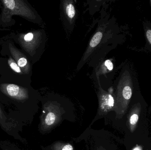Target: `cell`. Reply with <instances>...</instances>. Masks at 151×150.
<instances>
[{"label": "cell", "mask_w": 151, "mask_h": 150, "mask_svg": "<svg viewBox=\"0 0 151 150\" xmlns=\"http://www.w3.org/2000/svg\"><path fill=\"white\" fill-rule=\"evenodd\" d=\"M32 94L25 85L0 83V104L9 110L8 113L23 125L31 112Z\"/></svg>", "instance_id": "obj_1"}, {"label": "cell", "mask_w": 151, "mask_h": 150, "mask_svg": "<svg viewBox=\"0 0 151 150\" xmlns=\"http://www.w3.org/2000/svg\"><path fill=\"white\" fill-rule=\"evenodd\" d=\"M1 22L3 28L14 24L12 19L14 15L20 16L24 18L32 20L35 16L28 4L23 0H1Z\"/></svg>", "instance_id": "obj_2"}, {"label": "cell", "mask_w": 151, "mask_h": 150, "mask_svg": "<svg viewBox=\"0 0 151 150\" xmlns=\"http://www.w3.org/2000/svg\"><path fill=\"white\" fill-rule=\"evenodd\" d=\"M118 88V109L119 114H123L127 109L133 94V79L129 70L124 71Z\"/></svg>", "instance_id": "obj_3"}, {"label": "cell", "mask_w": 151, "mask_h": 150, "mask_svg": "<svg viewBox=\"0 0 151 150\" xmlns=\"http://www.w3.org/2000/svg\"><path fill=\"white\" fill-rule=\"evenodd\" d=\"M24 125L14 119L5 111L3 105L0 104V127L9 136L15 140L25 143V140L20 135Z\"/></svg>", "instance_id": "obj_4"}, {"label": "cell", "mask_w": 151, "mask_h": 150, "mask_svg": "<svg viewBox=\"0 0 151 150\" xmlns=\"http://www.w3.org/2000/svg\"><path fill=\"white\" fill-rule=\"evenodd\" d=\"M2 39L1 44L2 47V49H4V55H10L20 67L23 73L28 74L30 68V65L24 53L16 46L14 41L9 36Z\"/></svg>", "instance_id": "obj_5"}, {"label": "cell", "mask_w": 151, "mask_h": 150, "mask_svg": "<svg viewBox=\"0 0 151 150\" xmlns=\"http://www.w3.org/2000/svg\"><path fill=\"white\" fill-rule=\"evenodd\" d=\"M141 109L142 107L140 103L135 104L132 106L128 119V126L130 131L132 133H133L136 128L141 114Z\"/></svg>", "instance_id": "obj_6"}, {"label": "cell", "mask_w": 151, "mask_h": 150, "mask_svg": "<svg viewBox=\"0 0 151 150\" xmlns=\"http://www.w3.org/2000/svg\"><path fill=\"white\" fill-rule=\"evenodd\" d=\"M114 104V99L110 94L104 96L101 99V107L105 111L111 110L113 107Z\"/></svg>", "instance_id": "obj_7"}, {"label": "cell", "mask_w": 151, "mask_h": 150, "mask_svg": "<svg viewBox=\"0 0 151 150\" xmlns=\"http://www.w3.org/2000/svg\"><path fill=\"white\" fill-rule=\"evenodd\" d=\"M143 26L146 38V46L151 52V21L144 22Z\"/></svg>", "instance_id": "obj_8"}, {"label": "cell", "mask_w": 151, "mask_h": 150, "mask_svg": "<svg viewBox=\"0 0 151 150\" xmlns=\"http://www.w3.org/2000/svg\"><path fill=\"white\" fill-rule=\"evenodd\" d=\"M0 150H23L17 144L8 140L0 141Z\"/></svg>", "instance_id": "obj_9"}, {"label": "cell", "mask_w": 151, "mask_h": 150, "mask_svg": "<svg viewBox=\"0 0 151 150\" xmlns=\"http://www.w3.org/2000/svg\"><path fill=\"white\" fill-rule=\"evenodd\" d=\"M7 55L9 56L7 63H8V65L10 68L17 75H24V74L23 73L22 70L18 66L16 62L14 60V59L10 55Z\"/></svg>", "instance_id": "obj_10"}, {"label": "cell", "mask_w": 151, "mask_h": 150, "mask_svg": "<svg viewBox=\"0 0 151 150\" xmlns=\"http://www.w3.org/2000/svg\"><path fill=\"white\" fill-rule=\"evenodd\" d=\"M103 36L102 32L100 31L98 32L95 33V35L92 37V39L90 43V46L91 48H94L101 41V39Z\"/></svg>", "instance_id": "obj_11"}, {"label": "cell", "mask_w": 151, "mask_h": 150, "mask_svg": "<svg viewBox=\"0 0 151 150\" xmlns=\"http://www.w3.org/2000/svg\"><path fill=\"white\" fill-rule=\"evenodd\" d=\"M66 12L67 16L70 18H73L75 16L76 10L74 5L72 4H69L66 7Z\"/></svg>", "instance_id": "obj_12"}, {"label": "cell", "mask_w": 151, "mask_h": 150, "mask_svg": "<svg viewBox=\"0 0 151 150\" xmlns=\"http://www.w3.org/2000/svg\"><path fill=\"white\" fill-rule=\"evenodd\" d=\"M56 117L53 113L49 112L46 116L45 123L48 126L53 125L55 121Z\"/></svg>", "instance_id": "obj_13"}, {"label": "cell", "mask_w": 151, "mask_h": 150, "mask_svg": "<svg viewBox=\"0 0 151 150\" xmlns=\"http://www.w3.org/2000/svg\"><path fill=\"white\" fill-rule=\"evenodd\" d=\"M105 65L109 70H112L113 69V64L110 60H106L105 62Z\"/></svg>", "instance_id": "obj_14"}, {"label": "cell", "mask_w": 151, "mask_h": 150, "mask_svg": "<svg viewBox=\"0 0 151 150\" xmlns=\"http://www.w3.org/2000/svg\"><path fill=\"white\" fill-rule=\"evenodd\" d=\"M62 150H73V147L71 145L67 144L63 148Z\"/></svg>", "instance_id": "obj_15"}, {"label": "cell", "mask_w": 151, "mask_h": 150, "mask_svg": "<svg viewBox=\"0 0 151 150\" xmlns=\"http://www.w3.org/2000/svg\"><path fill=\"white\" fill-rule=\"evenodd\" d=\"M133 150H142V148L140 146H137Z\"/></svg>", "instance_id": "obj_16"}, {"label": "cell", "mask_w": 151, "mask_h": 150, "mask_svg": "<svg viewBox=\"0 0 151 150\" xmlns=\"http://www.w3.org/2000/svg\"><path fill=\"white\" fill-rule=\"evenodd\" d=\"M2 27L1 24V14H0V30H1V31H3V30H4V29H3Z\"/></svg>", "instance_id": "obj_17"}, {"label": "cell", "mask_w": 151, "mask_h": 150, "mask_svg": "<svg viewBox=\"0 0 151 150\" xmlns=\"http://www.w3.org/2000/svg\"><path fill=\"white\" fill-rule=\"evenodd\" d=\"M150 4H151V1H150Z\"/></svg>", "instance_id": "obj_18"}]
</instances>
